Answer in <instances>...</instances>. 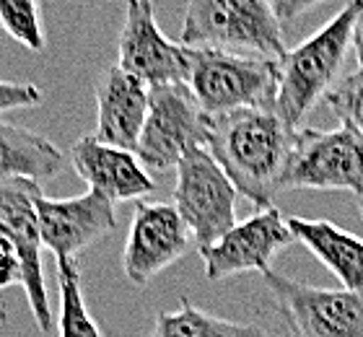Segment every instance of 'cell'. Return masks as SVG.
<instances>
[{"mask_svg":"<svg viewBox=\"0 0 363 337\" xmlns=\"http://www.w3.org/2000/svg\"><path fill=\"white\" fill-rule=\"evenodd\" d=\"M294 241L288 218H283V213L272 205L265 210H255V216L236 223L218 241L197 249V255L203 260L205 277L218 283L242 272L265 275L272 270V260Z\"/></svg>","mask_w":363,"mask_h":337,"instance_id":"obj_12","label":"cell"},{"mask_svg":"<svg viewBox=\"0 0 363 337\" xmlns=\"http://www.w3.org/2000/svg\"><path fill=\"white\" fill-rule=\"evenodd\" d=\"M330 112L337 114L342 125L363 133V70L342 75L325 96Z\"/></svg>","mask_w":363,"mask_h":337,"instance_id":"obj_21","label":"cell"},{"mask_svg":"<svg viewBox=\"0 0 363 337\" xmlns=\"http://www.w3.org/2000/svg\"><path fill=\"white\" fill-rule=\"evenodd\" d=\"M57 291H60V319L57 335L60 337H106L99 327L94 314L86 306L84 285H81V267L78 263L57 265Z\"/></svg>","mask_w":363,"mask_h":337,"instance_id":"obj_19","label":"cell"},{"mask_svg":"<svg viewBox=\"0 0 363 337\" xmlns=\"http://www.w3.org/2000/svg\"><path fill=\"white\" fill-rule=\"evenodd\" d=\"M353 50H356L358 65H361V70H363V11L356 21V31H353Z\"/></svg>","mask_w":363,"mask_h":337,"instance_id":"obj_25","label":"cell"},{"mask_svg":"<svg viewBox=\"0 0 363 337\" xmlns=\"http://www.w3.org/2000/svg\"><path fill=\"white\" fill-rule=\"evenodd\" d=\"M236 187L208 148L189 150L177 164L172 205L195 236L197 249L218 241L236 226Z\"/></svg>","mask_w":363,"mask_h":337,"instance_id":"obj_6","label":"cell"},{"mask_svg":"<svg viewBox=\"0 0 363 337\" xmlns=\"http://www.w3.org/2000/svg\"><path fill=\"white\" fill-rule=\"evenodd\" d=\"M189 47L172 39L159 29L156 8L151 0H128L125 21L117 42V65L148 86L187 83Z\"/></svg>","mask_w":363,"mask_h":337,"instance_id":"obj_11","label":"cell"},{"mask_svg":"<svg viewBox=\"0 0 363 337\" xmlns=\"http://www.w3.org/2000/svg\"><path fill=\"white\" fill-rule=\"evenodd\" d=\"M187 86L208 117L239 109H272L280 86V60L223 50H192Z\"/></svg>","mask_w":363,"mask_h":337,"instance_id":"obj_4","label":"cell"},{"mask_svg":"<svg viewBox=\"0 0 363 337\" xmlns=\"http://www.w3.org/2000/svg\"><path fill=\"white\" fill-rule=\"evenodd\" d=\"M39 231L47 252L57 265L78 263L86 249L117 231L114 202L99 192H84L78 197H39Z\"/></svg>","mask_w":363,"mask_h":337,"instance_id":"obj_13","label":"cell"},{"mask_svg":"<svg viewBox=\"0 0 363 337\" xmlns=\"http://www.w3.org/2000/svg\"><path fill=\"white\" fill-rule=\"evenodd\" d=\"M65 164V153L45 135L0 120V182L52 179Z\"/></svg>","mask_w":363,"mask_h":337,"instance_id":"obj_17","label":"cell"},{"mask_svg":"<svg viewBox=\"0 0 363 337\" xmlns=\"http://www.w3.org/2000/svg\"><path fill=\"white\" fill-rule=\"evenodd\" d=\"M179 39L192 50L250 53L270 60H283L288 53L272 0H187Z\"/></svg>","mask_w":363,"mask_h":337,"instance_id":"obj_3","label":"cell"},{"mask_svg":"<svg viewBox=\"0 0 363 337\" xmlns=\"http://www.w3.org/2000/svg\"><path fill=\"white\" fill-rule=\"evenodd\" d=\"M13 285L23 288V263L13 241L0 233V293Z\"/></svg>","mask_w":363,"mask_h":337,"instance_id":"obj_23","label":"cell"},{"mask_svg":"<svg viewBox=\"0 0 363 337\" xmlns=\"http://www.w3.org/2000/svg\"><path fill=\"white\" fill-rule=\"evenodd\" d=\"M45 195L34 179H3L0 182V233L13 241L23 263V293L29 299L31 314L39 332L52 330V306L42 272V231H39V197Z\"/></svg>","mask_w":363,"mask_h":337,"instance_id":"obj_9","label":"cell"},{"mask_svg":"<svg viewBox=\"0 0 363 337\" xmlns=\"http://www.w3.org/2000/svg\"><path fill=\"white\" fill-rule=\"evenodd\" d=\"M272 3H275V13H278L280 23H291L296 18H301L311 8L325 6V3H345L348 6L350 0H272Z\"/></svg>","mask_w":363,"mask_h":337,"instance_id":"obj_24","label":"cell"},{"mask_svg":"<svg viewBox=\"0 0 363 337\" xmlns=\"http://www.w3.org/2000/svg\"><path fill=\"white\" fill-rule=\"evenodd\" d=\"M288 228L298 244L325 265L342 288L363 291V239L322 218H288Z\"/></svg>","mask_w":363,"mask_h":337,"instance_id":"obj_16","label":"cell"},{"mask_svg":"<svg viewBox=\"0 0 363 337\" xmlns=\"http://www.w3.org/2000/svg\"><path fill=\"white\" fill-rule=\"evenodd\" d=\"M42 89L37 83L29 81H6L0 78V114L11 112V109H26V106L42 104Z\"/></svg>","mask_w":363,"mask_h":337,"instance_id":"obj_22","label":"cell"},{"mask_svg":"<svg viewBox=\"0 0 363 337\" xmlns=\"http://www.w3.org/2000/svg\"><path fill=\"white\" fill-rule=\"evenodd\" d=\"M211 117L200 109L187 83H172L151 89V106L143 135L138 143V158L143 166L167 172L189 150L208 145Z\"/></svg>","mask_w":363,"mask_h":337,"instance_id":"obj_8","label":"cell"},{"mask_svg":"<svg viewBox=\"0 0 363 337\" xmlns=\"http://www.w3.org/2000/svg\"><path fill=\"white\" fill-rule=\"evenodd\" d=\"M283 189H342L363 197V133L350 125L301 128Z\"/></svg>","mask_w":363,"mask_h":337,"instance_id":"obj_7","label":"cell"},{"mask_svg":"<svg viewBox=\"0 0 363 337\" xmlns=\"http://www.w3.org/2000/svg\"><path fill=\"white\" fill-rule=\"evenodd\" d=\"M262 283L288 337H363V291L319 288L275 270Z\"/></svg>","mask_w":363,"mask_h":337,"instance_id":"obj_5","label":"cell"},{"mask_svg":"<svg viewBox=\"0 0 363 337\" xmlns=\"http://www.w3.org/2000/svg\"><path fill=\"white\" fill-rule=\"evenodd\" d=\"M195 236L172 202H135L130 231L122 247V272L138 288L151 285L164 270L179 263Z\"/></svg>","mask_w":363,"mask_h":337,"instance_id":"obj_10","label":"cell"},{"mask_svg":"<svg viewBox=\"0 0 363 337\" xmlns=\"http://www.w3.org/2000/svg\"><path fill=\"white\" fill-rule=\"evenodd\" d=\"M151 106V89L120 65L106 67L96 81L94 138L122 150H138Z\"/></svg>","mask_w":363,"mask_h":337,"instance_id":"obj_15","label":"cell"},{"mask_svg":"<svg viewBox=\"0 0 363 337\" xmlns=\"http://www.w3.org/2000/svg\"><path fill=\"white\" fill-rule=\"evenodd\" d=\"M361 11L363 0H350L333 21L314 31L306 42L288 50L286 57L280 60V86L272 109L286 125L298 130L314 104L325 99L335 83L340 81L337 73L353 47V31Z\"/></svg>","mask_w":363,"mask_h":337,"instance_id":"obj_2","label":"cell"},{"mask_svg":"<svg viewBox=\"0 0 363 337\" xmlns=\"http://www.w3.org/2000/svg\"><path fill=\"white\" fill-rule=\"evenodd\" d=\"M361 216H363V197H361Z\"/></svg>","mask_w":363,"mask_h":337,"instance_id":"obj_26","label":"cell"},{"mask_svg":"<svg viewBox=\"0 0 363 337\" xmlns=\"http://www.w3.org/2000/svg\"><path fill=\"white\" fill-rule=\"evenodd\" d=\"M296 133L298 130L280 120L275 109H239L211 117L205 148L226 172L236 192L257 210H265L283 192Z\"/></svg>","mask_w":363,"mask_h":337,"instance_id":"obj_1","label":"cell"},{"mask_svg":"<svg viewBox=\"0 0 363 337\" xmlns=\"http://www.w3.org/2000/svg\"><path fill=\"white\" fill-rule=\"evenodd\" d=\"M148 337H270L265 327L255 322H234L195 306L187 296L179 299V309L159 311Z\"/></svg>","mask_w":363,"mask_h":337,"instance_id":"obj_18","label":"cell"},{"mask_svg":"<svg viewBox=\"0 0 363 337\" xmlns=\"http://www.w3.org/2000/svg\"><path fill=\"white\" fill-rule=\"evenodd\" d=\"M0 29L31 53L45 50L39 0H0Z\"/></svg>","mask_w":363,"mask_h":337,"instance_id":"obj_20","label":"cell"},{"mask_svg":"<svg viewBox=\"0 0 363 337\" xmlns=\"http://www.w3.org/2000/svg\"><path fill=\"white\" fill-rule=\"evenodd\" d=\"M70 164L91 192H99L114 205L130 200L140 202L145 195L156 192V182L138 153L106 145L94 135H84L73 143Z\"/></svg>","mask_w":363,"mask_h":337,"instance_id":"obj_14","label":"cell"}]
</instances>
